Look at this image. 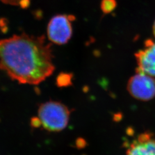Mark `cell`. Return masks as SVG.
<instances>
[{
  "label": "cell",
  "instance_id": "cell-1",
  "mask_svg": "<svg viewBox=\"0 0 155 155\" xmlns=\"http://www.w3.org/2000/svg\"><path fill=\"white\" fill-rule=\"evenodd\" d=\"M45 37L22 33L0 40V69L18 83L36 85L55 70Z\"/></svg>",
  "mask_w": 155,
  "mask_h": 155
},
{
  "label": "cell",
  "instance_id": "cell-2",
  "mask_svg": "<svg viewBox=\"0 0 155 155\" xmlns=\"http://www.w3.org/2000/svg\"><path fill=\"white\" fill-rule=\"evenodd\" d=\"M70 111L58 102L49 101L41 104L38 110L39 123L48 131L60 132L66 127Z\"/></svg>",
  "mask_w": 155,
  "mask_h": 155
},
{
  "label": "cell",
  "instance_id": "cell-3",
  "mask_svg": "<svg viewBox=\"0 0 155 155\" xmlns=\"http://www.w3.org/2000/svg\"><path fill=\"white\" fill-rule=\"evenodd\" d=\"M75 19L71 15H58L53 17L47 27L48 38L56 45L66 44L72 34V22Z\"/></svg>",
  "mask_w": 155,
  "mask_h": 155
},
{
  "label": "cell",
  "instance_id": "cell-4",
  "mask_svg": "<svg viewBox=\"0 0 155 155\" xmlns=\"http://www.w3.org/2000/svg\"><path fill=\"white\" fill-rule=\"evenodd\" d=\"M127 89L133 98L143 101H150L155 97V79L144 72L137 71L129 80Z\"/></svg>",
  "mask_w": 155,
  "mask_h": 155
},
{
  "label": "cell",
  "instance_id": "cell-5",
  "mask_svg": "<svg viewBox=\"0 0 155 155\" xmlns=\"http://www.w3.org/2000/svg\"><path fill=\"white\" fill-rule=\"evenodd\" d=\"M135 57L138 65L137 71L155 77V41L147 40L144 49L137 52Z\"/></svg>",
  "mask_w": 155,
  "mask_h": 155
},
{
  "label": "cell",
  "instance_id": "cell-6",
  "mask_svg": "<svg viewBox=\"0 0 155 155\" xmlns=\"http://www.w3.org/2000/svg\"><path fill=\"white\" fill-rule=\"evenodd\" d=\"M127 155H155V137L153 134L145 132L139 135L129 145Z\"/></svg>",
  "mask_w": 155,
  "mask_h": 155
},
{
  "label": "cell",
  "instance_id": "cell-7",
  "mask_svg": "<svg viewBox=\"0 0 155 155\" xmlns=\"http://www.w3.org/2000/svg\"><path fill=\"white\" fill-rule=\"evenodd\" d=\"M116 0H102L101 2V9L105 13H109L116 7Z\"/></svg>",
  "mask_w": 155,
  "mask_h": 155
},
{
  "label": "cell",
  "instance_id": "cell-8",
  "mask_svg": "<svg viewBox=\"0 0 155 155\" xmlns=\"http://www.w3.org/2000/svg\"><path fill=\"white\" fill-rule=\"evenodd\" d=\"M2 2L11 5L20 6L21 7H28L31 0H0Z\"/></svg>",
  "mask_w": 155,
  "mask_h": 155
},
{
  "label": "cell",
  "instance_id": "cell-9",
  "mask_svg": "<svg viewBox=\"0 0 155 155\" xmlns=\"http://www.w3.org/2000/svg\"><path fill=\"white\" fill-rule=\"evenodd\" d=\"M153 35L155 38V21L153 23Z\"/></svg>",
  "mask_w": 155,
  "mask_h": 155
}]
</instances>
